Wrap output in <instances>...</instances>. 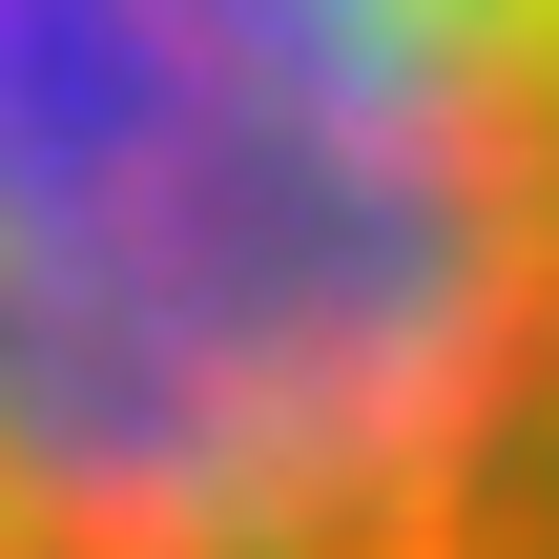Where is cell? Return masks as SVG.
<instances>
[{"label":"cell","instance_id":"obj_1","mask_svg":"<svg viewBox=\"0 0 559 559\" xmlns=\"http://www.w3.org/2000/svg\"><path fill=\"white\" fill-rule=\"evenodd\" d=\"M0 559H559V0H0Z\"/></svg>","mask_w":559,"mask_h":559}]
</instances>
